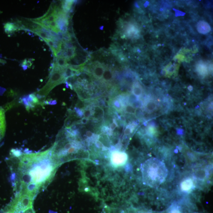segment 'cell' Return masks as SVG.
I'll list each match as a JSON object with an SVG mask.
<instances>
[{
  "label": "cell",
  "mask_w": 213,
  "mask_h": 213,
  "mask_svg": "<svg viewBox=\"0 0 213 213\" xmlns=\"http://www.w3.org/2000/svg\"><path fill=\"white\" fill-rule=\"evenodd\" d=\"M7 162L15 195H27L35 199L48 186L59 165L52 157L51 149L36 153L10 155Z\"/></svg>",
  "instance_id": "6da1fadb"
},
{
  "label": "cell",
  "mask_w": 213,
  "mask_h": 213,
  "mask_svg": "<svg viewBox=\"0 0 213 213\" xmlns=\"http://www.w3.org/2000/svg\"><path fill=\"white\" fill-rule=\"evenodd\" d=\"M144 182L152 187L158 186L164 182L167 175V169L164 163L156 158L146 161L142 167Z\"/></svg>",
  "instance_id": "7a4b0ae2"
},
{
  "label": "cell",
  "mask_w": 213,
  "mask_h": 213,
  "mask_svg": "<svg viewBox=\"0 0 213 213\" xmlns=\"http://www.w3.org/2000/svg\"><path fill=\"white\" fill-rule=\"evenodd\" d=\"M66 68H62L53 64L48 81L46 85L36 94L39 100L42 99L46 96L56 86L66 82V79L65 76V71Z\"/></svg>",
  "instance_id": "3957f363"
},
{
  "label": "cell",
  "mask_w": 213,
  "mask_h": 213,
  "mask_svg": "<svg viewBox=\"0 0 213 213\" xmlns=\"http://www.w3.org/2000/svg\"><path fill=\"white\" fill-rule=\"evenodd\" d=\"M105 66L100 62L95 61L87 68V72L94 78L101 80L105 71Z\"/></svg>",
  "instance_id": "277c9868"
},
{
  "label": "cell",
  "mask_w": 213,
  "mask_h": 213,
  "mask_svg": "<svg viewBox=\"0 0 213 213\" xmlns=\"http://www.w3.org/2000/svg\"><path fill=\"white\" fill-rule=\"evenodd\" d=\"M111 162L115 166H122L127 160V156L125 152L114 151L111 153Z\"/></svg>",
  "instance_id": "5b68a950"
},
{
  "label": "cell",
  "mask_w": 213,
  "mask_h": 213,
  "mask_svg": "<svg viewBox=\"0 0 213 213\" xmlns=\"http://www.w3.org/2000/svg\"><path fill=\"white\" fill-rule=\"evenodd\" d=\"M139 32L138 27L133 24H128L125 28V34L128 37L134 38L137 36Z\"/></svg>",
  "instance_id": "8992f818"
},
{
  "label": "cell",
  "mask_w": 213,
  "mask_h": 213,
  "mask_svg": "<svg viewBox=\"0 0 213 213\" xmlns=\"http://www.w3.org/2000/svg\"><path fill=\"white\" fill-rule=\"evenodd\" d=\"M113 72L112 69L105 66V71L101 79V82L105 84H109L113 81Z\"/></svg>",
  "instance_id": "52a82bcc"
},
{
  "label": "cell",
  "mask_w": 213,
  "mask_h": 213,
  "mask_svg": "<svg viewBox=\"0 0 213 213\" xmlns=\"http://www.w3.org/2000/svg\"><path fill=\"white\" fill-rule=\"evenodd\" d=\"M104 110L102 108L98 106H92V114L91 117L92 119L100 121L104 118Z\"/></svg>",
  "instance_id": "ba28073f"
},
{
  "label": "cell",
  "mask_w": 213,
  "mask_h": 213,
  "mask_svg": "<svg viewBox=\"0 0 213 213\" xmlns=\"http://www.w3.org/2000/svg\"><path fill=\"white\" fill-rule=\"evenodd\" d=\"M6 122L5 111L0 107V142L5 136Z\"/></svg>",
  "instance_id": "9c48e42d"
},
{
  "label": "cell",
  "mask_w": 213,
  "mask_h": 213,
  "mask_svg": "<svg viewBox=\"0 0 213 213\" xmlns=\"http://www.w3.org/2000/svg\"><path fill=\"white\" fill-rule=\"evenodd\" d=\"M197 28L199 33L205 35L211 31V28L208 23L204 21H199L197 24Z\"/></svg>",
  "instance_id": "30bf717a"
},
{
  "label": "cell",
  "mask_w": 213,
  "mask_h": 213,
  "mask_svg": "<svg viewBox=\"0 0 213 213\" xmlns=\"http://www.w3.org/2000/svg\"><path fill=\"white\" fill-rule=\"evenodd\" d=\"M110 106L113 107L118 112H122L123 109L122 103L117 97L111 98L109 101Z\"/></svg>",
  "instance_id": "8fae6325"
},
{
  "label": "cell",
  "mask_w": 213,
  "mask_h": 213,
  "mask_svg": "<svg viewBox=\"0 0 213 213\" xmlns=\"http://www.w3.org/2000/svg\"><path fill=\"white\" fill-rule=\"evenodd\" d=\"M6 33L9 34L16 31L18 29L17 25L12 23L8 22L6 23L4 26Z\"/></svg>",
  "instance_id": "7c38bea8"
},
{
  "label": "cell",
  "mask_w": 213,
  "mask_h": 213,
  "mask_svg": "<svg viewBox=\"0 0 213 213\" xmlns=\"http://www.w3.org/2000/svg\"><path fill=\"white\" fill-rule=\"evenodd\" d=\"M197 70L199 74L201 76H205L208 74V68L204 63H201L197 65Z\"/></svg>",
  "instance_id": "4fadbf2b"
},
{
  "label": "cell",
  "mask_w": 213,
  "mask_h": 213,
  "mask_svg": "<svg viewBox=\"0 0 213 213\" xmlns=\"http://www.w3.org/2000/svg\"><path fill=\"white\" fill-rule=\"evenodd\" d=\"M74 1H62V7L66 13L68 12L71 9L72 6L74 3Z\"/></svg>",
  "instance_id": "5bb4252c"
},
{
  "label": "cell",
  "mask_w": 213,
  "mask_h": 213,
  "mask_svg": "<svg viewBox=\"0 0 213 213\" xmlns=\"http://www.w3.org/2000/svg\"><path fill=\"white\" fill-rule=\"evenodd\" d=\"M193 182L191 179H188L184 180L181 184L182 190L185 191H189L192 188Z\"/></svg>",
  "instance_id": "9a60e30c"
},
{
  "label": "cell",
  "mask_w": 213,
  "mask_h": 213,
  "mask_svg": "<svg viewBox=\"0 0 213 213\" xmlns=\"http://www.w3.org/2000/svg\"><path fill=\"white\" fill-rule=\"evenodd\" d=\"M142 92L141 87L138 83H135L133 84L132 87V93L134 95L137 97H139L141 96Z\"/></svg>",
  "instance_id": "2e32d148"
},
{
  "label": "cell",
  "mask_w": 213,
  "mask_h": 213,
  "mask_svg": "<svg viewBox=\"0 0 213 213\" xmlns=\"http://www.w3.org/2000/svg\"><path fill=\"white\" fill-rule=\"evenodd\" d=\"M74 111L77 117L81 118L84 117V110H83L75 107L74 108Z\"/></svg>",
  "instance_id": "e0dca14e"
},
{
  "label": "cell",
  "mask_w": 213,
  "mask_h": 213,
  "mask_svg": "<svg viewBox=\"0 0 213 213\" xmlns=\"http://www.w3.org/2000/svg\"><path fill=\"white\" fill-rule=\"evenodd\" d=\"M145 106L148 110L151 111L154 110L156 108V105L153 101H149L146 103Z\"/></svg>",
  "instance_id": "ac0fdd59"
},
{
  "label": "cell",
  "mask_w": 213,
  "mask_h": 213,
  "mask_svg": "<svg viewBox=\"0 0 213 213\" xmlns=\"http://www.w3.org/2000/svg\"><path fill=\"white\" fill-rule=\"evenodd\" d=\"M124 108L125 112L128 113L134 114L135 113V109L129 104L125 106Z\"/></svg>",
  "instance_id": "d6986e66"
},
{
  "label": "cell",
  "mask_w": 213,
  "mask_h": 213,
  "mask_svg": "<svg viewBox=\"0 0 213 213\" xmlns=\"http://www.w3.org/2000/svg\"><path fill=\"white\" fill-rule=\"evenodd\" d=\"M137 100H138V97L136 96L133 94H131L128 97V104H129V105H132L133 103L135 102V101H137Z\"/></svg>",
  "instance_id": "ffe728a7"
},
{
  "label": "cell",
  "mask_w": 213,
  "mask_h": 213,
  "mask_svg": "<svg viewBox=\"0 0 213 213\" xmlns=\"http://www.w3.org/2000/svg\"><path fill=\"white\" fill-rule=\"evenodd\" d=\"M32 63L30 60H27V59H25L24 61L23 62L22 66L24 68H30L31 66Z\"/></svg>",
  "instance_id": "44dd1931"
},
{
  "label": "cell",
  "mask_w": 213,
  "mask_h": 213,
  "mask_svg": "<svg viewBox=\"0 0 213 213\" xmlns=\"http://www.w3.org/2000/svg\"><path fill=\"white\" fill-rule=\"evenodd\" d=\"M113 122L110 125L109 128L111 131L114 130L117 127H118V124L117 122V120L114 118V119H113Z\"/></svg>",
  "instance_id": "7402d4cb"
},
{
  "label": "cell",
  "mask_w": 213,
  "mask_h": 213,
  "mask_svg": "<svg viewBox=\"0 0 213 213\" xmlns=\"http://www.w3.org/2000/svg\"><path fill=\"white\" fill-rule=\"evenodd\" d=\"M134 108H140L142 107V103L141 101L137 100V101H135V102L133 103L132 105H131Z\"/></svg>",
  "instance_id": "603a6c76"
},
{
  "label": "cell",
  "mask_w": 213,
  "mask_h": 213,
  "mask_svg": "<svg viewBox=\"0 0 213 213\" xmlns=\"http://www.w3.org/2000/svg\"><path fill=\"white\" fill-rule=\"evenodd\" d=\"M132 127L130 125H128L125 129L124 133L125 135H129L131 133L132 131Z\"/></svg>",
  "instance_id": "cb8c5ba5"
},
{
  "label": "cell",
  "mask_w": 213,
  "mask_h": 213,
  "mask_svg": "<svg viewBox=\"0 0 213 213\" xmlns=\"http://www.w3.org/2000/svg\"><path fill=\"white\" fill-rule=\"evenodd\" d=\"M18 213H35L34 210L33 208L28 209L26 211H21Z\"/></svg>",
  "instance_id": "d4e9b609"
},
{
  "label": "cell",
  "mask_w": 213,
  "mask_h": 213,
  "mask_svg": "<svg viewBox=\"0 0 213 213\" xmlns=\"http://www.w3.org/2000/svg\"><path fill=\"white\" fill-rule=\"evenodd\" d=\"M15 102L13 101V102L8 104L7 105H6V106L5 107V109L7 110L10 109L12 108V107H13L15 105Z\"/></svg>",
  "instance_id": "484cf974"
},
{
  "label": "cell",
  "mask_w": 213,
  "mask_h": 213,
  "mask_svg": "<svg viewBox=\"0 0 213 213\" xmlns=\"http://www.w3.org/2000/svg\"><path fill=\"white\" fill-rule=\"evenodd\" d=\"M86 136L87 137L89 138H91V137H94V134L93 133L91 132V131H87V132H86Z\"/></svg>",
  "instance_id": "4316f807"
},
{
  "label": "cell",
  "mask_w": 213,
  "mask_h": 213,
  "mask_svg": "<svg viewBox=\"0 0 213 213\" xmlns=\"http://www.w3.org/2000/svg\"><path fill=\"white\" fill-rule=\"evenodd\" d=\"M89 119L86 118H82L81 120H80V122L83 125H86L88 122Z\"/></svg>",
  "instance_id": "83f0119b"
},
{
  "label": "cell",
  "mask_w": 213,
  "mask_h": 213,
  "mask_svg": "<svg viewBox=\"0 0 213 213\" xmlns=\"http://www.w3.org/2000/svg\"><path fill=\"white\" fill-rule=\"evenodd\" d=\"M96 145L97 147L98 148H102L103 146L102 143L100 142L99 141H97L96 142Z\"/></svg>",
  "instance_id": "f1b7e54d"
},
{
  "label": "cell",
  "mask_w": 213,
  "mask_h": 213,
  "mask_svg": "<svg viewBox=\"0 0 213 213\" xmlns=\"http://www.w3.org/2000/svg\"><path fill=\"white\" fill-rule=\"evenodd\" d=\"M171 213H179V212L178 210H173L172 211Z\"/></svg>",
  "instance_id": "f546056e"
},
{
  "label": "cell",
  "mask_w": 213,
  "mask_h": 213,
  "mask_svg": "<svg viewBox=\"0 0 213 213\" xmlns=\"http://www.w3.org/2000/svg\"><path fill=\"white\" fill-rule=\"evenodd\" d=\"M0 63H3V64H5V63H6V61L5 60H2V59H0Z\"/></svg>",
  "instance_id": "4dcf8cb0"
}]
</instances>
